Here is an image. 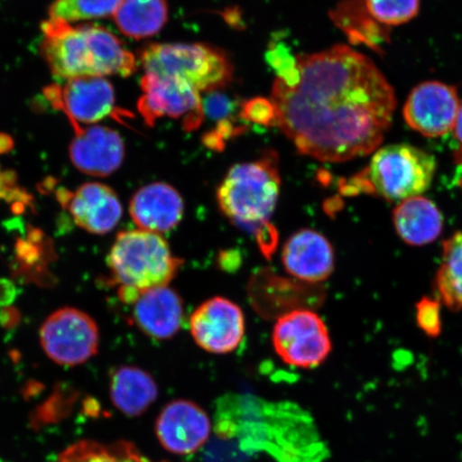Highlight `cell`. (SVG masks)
Returning a JSON list of instances; mask_svg holds the SVG:
<instances>
[{
	"label": "cell",
	"mask_w": 462,
	"mask_h": 462,
	"mask_svg": "<svg viewBox=\"0 0 462 462\" xmlns=\"http://www.w3.org/2000/svg\"><path fill=\"white\" fill-rule=\"evenodd\" d=\"M454 160L456 165H457L458 173H457V184L459 188L462 189V147L460 146L457 150H456L454 153Z\"/></svg>",
	"instance_id": "obj_33"
},
{
	"label": "cell",
	"mask_w": 462,
	"mask_h": 462,
	"mask_svg": "<svg viewBox=\"0 0 462 462\" xmlns=\"http://www.w3.org/2000/svg\"><path fill=\"white\" fill-rule=\"evenodd\" d=\"M299 83L276 79L277 125L301 154L328 163L365 157L383 142L396 109L389 80L346 45L299 55Z\"/></svg>",
	"instance_id": "obj_1"
},
{
	"label": "cell",
	"mask_w": 462,
	"mask_h": 462,
	"mask_svg": "<svg viewBox=\"0 0 462 462\" xmlns=\"http://www.w3.org/2000/svg\"><path fill=\"white\" fill-rule=\"evenodd\" d=\"M241 119L263 126H276L277 114L273 100L254 97L241 106Z\"/></svg>",
	"instance_id": "obj_29"
},
{
	"label": "cell",
	"mask_w": 462,
	"mask_h": 462,
	"mask_svg": "<svg viewBox=\"0 0 462 462\" xmlns=\"http://www.w3.org/2000/svg\"><path fill=\"white\" fill-rule=\"evenodd\" d=\"M162 446L178 455L198 450L210 435V420L198 404L173 402L164 408L157 421Z\"/></svg>",
	"instance_id": "obj_16"
},
{
	"label": "cell",
	"mask_w": 462,
	"mask_h": 462,
	"mask_svg": "<svg viewBox=\"0 0 462 462\" xmlns=\"http://www.w3.org/2000/svg\"><path fill=\"white\" fill-rule=\"evenodd\" d=\"M57 199L67 208L75 224L90 234H108L123 217V205L117 194L106 184L85 183L73 193L60 189Z\"/></svg>",
	"instance_id": "obj_13"
},
{
	"label": "cell",
	"mask_w": 462,
	"mask_h": 462,
	"mask_svg": "<svg viewBox=\"0 0 462 462\" xmlns=\"http://www.w3.org/2000/svg\"><path fill=\"white\" fill-rule=\"evenodd\" d=\"M141 86L143 96L137 108L149 125L165 116L183 117V128L187 131L199 129L204 123L200 92L184 80L144 74Z\"/></svg>",
	"instance_id": "obj_9"
},
{
	"label": "cell",
	"mask_w": 462,
	"mask_h": 462,
	"mask_svg": "<svg viewBox=\"0 0 462 462\" xmlns=\"http://www.w3.org/2000/svg\"><path fill=\"white\" fill-rule=\"evenodd\" d=\"M55 462H147L133 444L125 441L100 443L83 440L58 456Z\"/></svg>",
	"instance_id": "obj_24"
},
{
	"label": "cell",
	"mask_w": 462,
	"mask_h": 462,
	"mask_svg": "<svg viewBox=\"0 0 462 462\" xmlns=\"http://www.w3.org/2000/svg\"><path fill=\"white\" fill-rule=\"evenodd\" d=\"M454 135L456 140L460 143V146L462 147V102L460 103L457 118H456V123L454 125Z\"/></svg>",
	"instance_id": "obj_32"
},
{
	"label": "cell",
	"mask_w": 462,
	"mask_h": 462,
	"mask_svg": "<svg viewBox=\"0 0 462 462\" xmlns=\"http://www.w3.org/2000/svg\"><path fill=\"white\" fill-rule=\"evenodd\" d=\"M123 0H55L50 19L67 23L102 19L114 15Z\"/></svg>",
	"instance_id": "obj_25"
},
{
	"label": "cell",
	"mask_w": 462,
	"mask_h": 462,
	"mask_svg": "<svg viewBox=\"0 0 462 462\" xmlns=\"http://www.w3.org/2000/svg\"><path fill=\"white\" fill-rule=\"evenodd\" d=\"M368 13L386 27L406 24L420 11V0H364Z\"/></svg>",
	"instance_id": "obj_26"
},
{
	"label": "cell",
	"mask_w": 462,
	"mask_h": 462,
	"mask_svg": "<svg viewBox=\"0 0 462 462\" xmlns=\"http://www.w3.org/2000/svg\"><path fill=\"white\" fill-rule=\"evenodd\" d=\"M331 19L351 43L365 45L380 53L390 42L389 28L374 19L363 0H345L332 11Z\"/></svg>",
	"instance_id": "obj_21"
},
{
	"label": "cell",
	"mask_w": 462,
	"mask_h": 462,
	"mask_svg": "<svg viewBox=\"0 0 462 462\" xmlns=\"http://www.w3.org/2000/svg\"><path fill=\"white\" fill-rule=\"evenodd\" d=\"M279 158L273 152L258 160L236 164L217 190L219 210L239 227L264 226L273 217L281 190Z\"/></svg>",
	"instance_id": "obj_5"
},
{
	"label": "cell",
	"mask_w": 462,
	"mask_h": 462,
	"mask_svg": "<svg viewBox=\"0 0 462 462\" xmlns=\"http://www.w3.org/2000/svg\"><path fill=\"white\" fill-rule=\"evenodd\" d=\"M393 223L401 239L412 246L431 244L443 230L441 211L435 202L421 195L398 202L393 211Z\"/></svg>",
	"instance_id": "obj_19"
},
{
	"label": "cell",
	"mask_w": 462,
	"mask_h": 462,
	"mask_svg": "<svg viewBox=\"0 0 462 462\" xmlns=\"http://www.w3.org/2000/svg\"><path fill=\"white\" fill-rule=\"evenodd\" d=\"M140 61L144 74L181 79L206 94L223 90L233 79L229 58L206 44H150L141 51Z\"/></svg>",
	"instance_id": "obj_6"
},
{
	"label": "cell",
	"mask_w": 462,
	"mask_h": 462,
	"mask_svg": "<svg viewBox=\"0 0 462 462\" xmlns=\"http://www.w3.org/2000/svg\"><path fill=\"white\" fill-rule=\"evenodd\" d=\"M242 104L236 102L233 97L224 94L222 90L208 92L202 99L201 107L204 114V120L209 119L222 123V121L235 120L236 112H241Z\"/></svg>",
	"instance_id": "obj_28"
},
{
	"label": "cell",
	"mask_w": 462,
	"mask_h": 462,
	"mask_svg": "<svg viewBox=\"0 0 462 462\" xmlns=\"http://www.w3.org/2000/svg\"><path fill=\"white\" fill-rule=\"evenodd\" d=\"M74 132L69 153L79 171L106 177L119 170L125 159V143L117 132L99 125L86 130L77 126Z\"/></svg>",
	"instance_id": "obj_14"
},
{
	"label": "cell",
	"mask_w": 462,
	"mask_h": 462,
	"mask_svg": "<svg viewBox=\"0 0 462 462\" xmlns=\"http://www.w3.org/2000/svg\"><path fill=\"white\" fill-rule=\"evenodd\" d=\"M2 200L15 202L24 208L32 200V196L19 186L14 172L3 171L0 167V201Z\"/></svg>",
	"instance_id": "obj_31"
},
{
	"label": "cell",
	"mask_w": 462,
	"mask_h": 462,
	"mask_svg": "<svg viewBox=\"0 0 462 462\" xmlns=\"http://www.w3.org/2000/svg\"><path fill=\"white\" fill-rule=\"evenodd\" d=\"M265 60L273 67L277 79L288 87L296 86L300 79L298 56H294L284 42H271Z\"/></svg>",
	"instance_id": "obj_27"
},
{
	"label": "cell",
	"mask_w": 462,
	"mask_h": 462,
	"mask_svg": "<svg viewBox=\"0 0 462 462\" xmlns=\"http://www.w3.org/2000/svg\"><path fill=\"white\" fill-rule=\"evenodd\" d=\"M182 263L163 236L142 229L121 231L107 256L112 282L125 304L134 303L149 289L169 286Z\"/></svg>",
	"instance_id": "obj_4"
},
{
	"label": "cell",
	"mask_w": 462,
	"mask_h": 462,
	"mask_svg": "<svg viewBox=\"0 0 462 462\" xmlns=\"http://www.w3.org/2000/svg\"><path fill=\"white\" fill-rule=\"evenodd\" d=\"M44 96L67 116L73 128L99 123L116 113L114 87L104 78L69 79L62 85L46 87Z\"/></svg>",
	"instance_id": "obj_10"
},
{
	"label": "cell",
	"mask_w": 462,
	"mask_h": 462,
	"mask_svg": "<svg viewBox=\"0 0 462 462\" xmlns=\"http://www.w3.org/2000/svg\"><path fill=\"white\" fill-rule=\"evenodd\" d=\"M189 330L201 349L216 355L230 354L245 337V314L240 306L230 300L212 298L194 310Z\"/></svg>",
	"instance_id": "obj_11"
},
{
	"label": "cell",
	"mask_w": 462,
	"mask_h": 462,
	"mask_svg": "<svg viewBox=\"0 0 462 462\" xmlns=\"http://www.w3.org/2000/svg\"><path fill=\"white\" fill-rule=\"evenodd\" d=\"M112 402L120 411L136 417L150 407L158 397V385L147 372L133 366H123L111 377Z\"/></svg>",
	"instance_id": "obj_20"
},
{
	"label": "cell",
	"mask_w": 462,
	"mask_h": 462,
	"mask_svg": "<svg viewBox=\"0 0 462 462\" xmlns=\"http://www.w3.org/2000/svg\"><path fill=\"white\" fill-rule=\"evenodd\" d=\"M40 343L51 360L60 365H79L94 357L99 350V328L82 310L60 309L43 322L40 328Z\"/></svg>",
	"instance_id": "obj_8"
},
{
	"label": "cell",
	"mask_w": 462,
	"mask_h": 462,
	"mask_svg": "<svg viewBox=\"0 0 462 462\" xmlns=\"http://www.w3.org/2000/svg\"><path fill=\"white\" fill-rule=\"evenodd\" d=\"M417 322L421 331L430 337L441 333L440 304L436 299L423 298L417 304Z\"/></svg>",
	"instance_id": "obj_30"
},
{
	"label": "cell",
	"mask_w": 462,
	"mask_h": 462,
	"mask_svg": "<svg viewBox=\"0 0 462 462\" xmlns=\"http://www.w3.org/2000/svg\"><path fill=\"white\" fill-rule=\"evenodd\" d=\"M439 296L447 308L462 310V231L443 242L442 262L436 277Z\"/></svg>",
	"instance_id": "obj_23"
},
{
	"label": "cell",
	"mask_w": 462,
	"mask_h": 462,
	"mask_svg": "<svg viewBox=\"0 0 462 462\" xmlns=\"http://www.w3.org/2000/svg\"><path fill=\"white\" fill-rule=\"evenodd\" d=\"M457 89L430 80L409 95L403 106V118L414 131L425 137H441L454 129L459 109Z\"/></svg>",
	"instance_id": "obj_12"
},
{
	"label": "cell",
	"mask_w": 462,
	"mask_h": 462,
	"mask_svg": "<svg viewBox=\"0 0 462 462\" xmlns=\"http://www.w3.org/2000/svg\"><path fill=\"white\" fill-rule=\"evenodd\" d=\"M282 262L288 274L310 284L325 282L334 271L333 246L325 236L313 229H301L286 241Z\"/></svg>",
	"instance_id": "obj_15"
},
{
	"label": "cell",
	"mask_w": 462,
	"mask_h": 462,
	"mask_svg": "<svg viewBox=\"0 0 462 462\" xmlns=\"http://www.w3.org/2000/svg\"><path fill=\"white\" fill-rule=\"evenodd\" d=\"M186 205L180 193L164 182L138 189L130 201V215L142 230L164 234L182 221Z\"/></svg>",
	"instance_id": "obj_17"
},
{
	"label": "cell",
	"mask_w": 462,
	"mask_h": 462,
	"mask_svg": "<svg viewBox=\"0 0 462 462\" xmlns=\"http://www.w3.org/2000/svg\"><path fill=\"white\" fill-rule=\"evenodd\" d=\"M132 319L140 330L154 339H170L180 330L183 301L169 286L143 291L132 304Z\"/></svg>",
	"instance_id": "obj_18"
},
{
	"label": "cell",
	"mask_w": 462,
	"mask_h": 462,
	"mask_svg": "<svg viewBox=\"0 0 462 462\" xmlns=\"http://www.w3.org/2000/svg\"><path fill=\"white\" fill-rule=\"evenodd\" d=\"M42 32V54L58 82L108 75L129 78L136 71L135 56L106 28L49 19Z\"/></svg>",
	"instance_id": "obj_2"
},
{
	"label": "cell",
	"mask_w": 462,
	"mask_h": 462,
	"mask_svg": "<svg viewBox=\"0 0 462 462\" xmlns=\"http://www.w3.org/2000/svg\"><path fill=\"white\" fill-rule=\"evenodd\" d=\"M436 171L432 154L412 144H389L374 152L365 169L340 181L339 189L346 196L367 194L401 202L425 193Z\"/></svg>",
	"instance_id": "obj_3"
},
{
	"label": "cell",
	"mask_w": 462,
	"mask_h": 462,
	"mask_svg": "<svg viewBox=\"0 0 462 462\" xmlns=\"http://www.w3.org/2000/svg\"><path fill=\"white\" fill-rule=\"evenodd\" d=\"M273 340L281 359L298 368L317 367L332 351L326 323L309 310H294L280 317Z\"/></svg>",
	"instance_id": "obj_7"
},
{
	"label": "cell",
	"mask_w": 462,
	"mask_h": 462,
	"mask_svg": "<svg viewBox=\"0 0 462 462\" xmlns=\"http://www.w3.org/2000/svg\"><path fill=\"white\" fill-rule=\"evenodd\" d=\"M169 17L166 0H123L114 14L119 31L130 38L154 36Z\"/></svg>",
	"instance_id": "obj_22"
}]
</instances>
